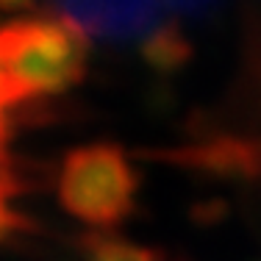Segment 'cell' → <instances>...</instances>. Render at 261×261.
I'll return each mask as SVG.
<instances>
[{
  "instance_id": "cell-7",
  "label": "cell",
  "mask_w": 261,
  "mask_h": 261,
  "mask_svg": "<svg viewBox=\"0 0 261 261\" xmlns=\"http://www.w3.org/2000/svg\"><path fill=\"white\" fill-rule=\"evenodd\" d=\"M9 189H6V175L0 172V231L6 228V222H9Z\"/></svg>"
},
{
  "instance_id": "cell-1",
  "label": "cell",
  "mask_w": 261,
  "mask_h": 261,
  "mask_svg": "<svg viewBox=\"0 0 261 261\" xmlns=\"http://www.w3.org/2000/svg\"><path fill=\"white\" fill-rule=\"evenodd\" d=\"M86 36L64 17L11 20L0 28V92L14 106L78 84L86 72Z\"/></svg>"
},
{
  "instance_id": "cell-5",
  "label": "cell",
  "mask_w": 261,
  "mask_h": 261,
  "mask_svg": "<svg viewBox=\"0 0 261 261\" xmlns=\"http://www.w3.org/2000/svg\"><path fill=\"white\" fill-rule=\"evenodd\" d=\"M195 56L192 39L184 34L178 20H164L156 25L142 42V59L147 61V67L159 72H175L186 67Z\"/></svg>"
},
{
  "instance_id": "cell-4",
  "label": "cell",
  "mask_w": 261,
  "mask_h": 261,
  "mask_svg": "<svg viewBox=\"0 0 261 261\" xmlns=\"http://www.w3.org/2000/svg\"><path fill=\"white\" fill-rule=\"evenodd\" d=\"M159 159L217 178H261V142L239 136H217L200 145L159 150Z\"/></svg>"
},
{
  "instance_id": "cell-3",
  "label": "cell",
  "mask_w": 261,
  "mask_h": 261,
  "mask_svg": "<svg viewBox=\"0 0 261 261\" xmlns=\"http://www.w3.org/2000/svg\"><path fill=\"white\" fill-rule=\"evenodd\" d=\"M184 6L164 3H61L56 6L64 20H70L81 34H95L103 39H130L164 22L170 11Z\"/></svg>"
},
{
  "instance_id": "cell-2",
  "label": "cell",
  "mask_w": 261,
  "mask_h": 261,
  "mask_svg": "<svg viewBox=\"0 0 261 261\" xmlns=\"http://www.w3.org/2000/svg\"><path fill=\"white\" fill-rule=\"evenodd\" d=\"M139 175L117 145H84L70 150L59 170V203L92 228H114L134 211Z\"/></svg>"
},
{
  "instance_id": "cell-8",
  "label": "cell",
  "mask_w": 261,
  "mask_h": 261,
  "mask_svg": "<svg viewBox=\"0 0 261 261\" xmlns=\"http://www.w3.org/2000/svg\"><path fill=\"white\" fill-rule=\"evenodd\" d=\"M6 109H9V103H6V97H3V92H0V145H3V114H6Z\"/></svg>"
},
{
  "instance_id": "cell-6",
  "label": "cell",
  "mask_w": 261,
  "mask_h": 261,
  "mask_svg": "<svg viewBox=\"0 0 261 261\" xmlns=\"http://www.w3.org/2000/svg\"><path fill=\"white\" fill-rule=\"evenodd\" d=\"M89 261H164V256L153 247L100 236V239L89 242Z\"/></svg>"
}]
</instances>
